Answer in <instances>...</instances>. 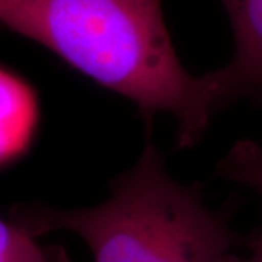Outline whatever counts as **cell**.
Masks as SVG:
<instances>
[{
  "mask_svg": "<svg viewBox=\"0 0 262 262\" xmlns=\"http://www.w3.org/2000/svg\"><path fill=\"white\" fill-rule=\"evenodd\" d=\"M0 22L44 46L144 115L170 114L178 146L201 139L223 102L214 73H188L162 0H0Z\"/></svg>",
  "mask_w": 262,
  "mask_h": 262,
  "instance_id": "6da1fadb",
  "label": "cell"
},
{
  "mask_svg": "<svg viewBox=\"0 0 262 262\" xmlns=\"http://www.w3.org/2000/svg\"><path fill=\"white\" fill-rule=\"evenodd\" d=\"M0 262H48V258L34 236L0 219Z\"/></svg>",
  "mask_w": 262,
  "mask_h": 262,
  "instance_id": "8992f818",
  "label": "cell"
},
{
  "mask_svg": "<svg viewBox=\"0 0 262 262\" xmlns=\"http://www.w3.org/2000/svg\"><path fill=\"white\" fill-rule=\"evenodd\" d=\"M37 121V103L28 86L0 69V163L25 149Z\"/></svg>",
  "mask_w": 262,
  "mask_h": 262,
  "instance_id": "277c9868",
  "label": "cell"
},
{
  "mask_svg": "<svg viewBox=\"0 0 262 262\" xmlns=\"http://www.w3.org/2000/svg\"><path fill=\"white\" fill-rule=\"evenodd\" d=\"M219 173L262 192V147L252 140L237 141L220 162Z\"/></svg>",
  "mask_w": 262,
  "mask_h": 262,
  "instance_id": "5b68a950",
  "label": "cell"
},
{
  "mask_svg": "<svg viewBox=\"0 0 262 262\" xmlns=\"http://www.w3.org/2000/svg\"><path fill=\"white\" fill-rule=\"evenodd\" d=\"M13 223L34 237L58 230L76 234L95 262H222L236 242L225 215L169 175L151 141L137 163L113 181L101 204L27 208Z\"/></svg>",
  "mask_w": 262,
  "mask_h": 262,
  "instance_id": "7a4b0ae2",
  "label": "cell"
},
{
  "mask_svg": "<svg viewBox=\"0 0 262 262\" xmlns=\"http://www.w3.org/2000/svg\"><path fill=\"white\" fill-rule=\"evenodd\" d=\"M222 262H253L251 258H241L237 255H233V253H227L225 258L222 259Z\"/></svg>",
  "mask_w": 262,
  "mask_h": 262,
  "instance_id": "ba28073f",
  "label": "cell"
},
{
  "mask_svg": "<svg viewBox=\"0 0 262 262\" xmlns=\"http://www.w3.org/2000/svg\"><path fill=\"white\" fill-rule=\"evenodd\" d=\"M249 249H251V259L253 262H262V225L259 226L258 232L253 234L249 241Z\"/></svg>",
  "mask_w": 262,
  "mask_h": 262,
  "instance_id": "52a82bcc",
  "label": "cell"
},
{
  "mask_svg": "<svg viewBox=\"0 0 262 262\" xmlns=\"http://www.w3.org/2000/svg\"><path fill=\"white\" fill-rule=\"evenodd\" d=\"M234 35V54L213 70L222 102L262 95V0H222Z\"/></svg>",
  "mask_w": 262,
  "mask_h": 262,
  "instance_id": "3957f363",
  "label": "cell"
}]
</instances>
